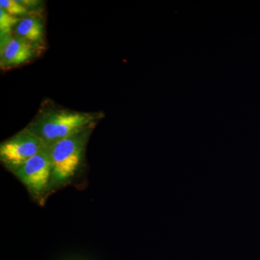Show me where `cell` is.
<instances>
[{"mask_svg":"<svg viewBox=\"0 0 260 260\" xmlns=\"http://www.w3.org/2000/svg\"><path fill=\"white\" fill-rule=\"evenodd\" d=\"M20 19L7 13L0 8V36L12 34Z\"/></svg>","mask_w":260,"mask_h":260,"instance_id":"obj_8","label":"cell"},{"mask_svg":"<svg viewBox=\"0 0 260 260\" xmlns=\"http://www.w3.org/2000/svg\"><path fill=\"white\" fill-rule=\"evenodd\" d=\"M0 8L9 14L18 18L27 16L29 13V8L18 0H1Z\"/></svg>","mask_w":260,"mask_h":260,"instance_id":"obj_7","label":"cell"},{"mask_svg":"<svg viewBox=\"0 0 260 260\" xmlns=\"http://www.w3.org/2000/svg\"><path fill=\"white\" fill-rule=\"evenodd\" d=\"M39 49L13 32L0 36V66L8 70L25 64L35 57Z\"/></svg>","mask_w":260,"mask_h":260,"instance_id":"obj_5","label":"cell"},{"mask_svg":"<svg viewBox=\"0 0 260 260\" xmlns=\"http://www.w3.org/2000/svg\"><path fill=\"white\" fill-rule=\"evenodd\" d=\"M47 145L26 128L2 143L0 159L7 167L15 172Z\"/></svg>","mask_w":260,"mask_h":260,"instance_id":"obj_3","label":"cell"},{"mask_svg":"<svg viewBox=\"0 0 260 260\" xmlns=\"http://www.w3.org/2000/svg\"><path fill=\"white\" fill-rule=\"evenodd\" d=\"M96 119L92 113L48 109L40 113L27 129L49 145L91 128Z\"/></svg>","mask_w":260,"mask_h":260,"instance_id":"obj_1","label":"cell"},{"mask_svg":"<svg viewBox=\"0 0 260 260\" xmlns=\"http://www.w3.org/2000/svg\"><path fill=\"white\" fill-rule=\"evenodd\" d=\"M91 128L49 145L53 180L61 182L74 175L83 158Z\"/></svg>","mask_w":260,"mask_h":260,"instance_id":"obj_2","label":"cell"},{"mask_svg":"<svg viewBox=\"0 0 260 260\" xmlns=\"http://www.w3.org/2000/svg\"><path fill=\"white\" fill-rule=\"evenodd\" d=\"M15 174L32 192L39 194L45 190L52 176L49 145L29 159Z\"/></svg>","mask_w":260,"mask_h":260,"instance_id":"obj_4","label":"cell"},{"mask_svg":"<svg viewBox=\"0 0 260 260\" xmlns=\"http://www.w3.org/2000/svg\"><path fill=\"white\" fill-rule=\"evenodd\" d=\"M16 37L40 49L44 44V25L37 15H27L20 19L13 30Z\"/></svg>","mask_w":260,"mask_h":260,"instance_id":"obj_6","label":"cell"}]
</instances>
